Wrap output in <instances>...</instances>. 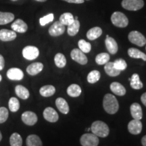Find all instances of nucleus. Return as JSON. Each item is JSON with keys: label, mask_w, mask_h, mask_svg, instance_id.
<instances>
[{"label": "nucleus", "mask_w": 146, "mask_h": 146, "mask_svg": "<svg viewBox=\"0 0 146 146\" xmlns=\"http://www.w3.org/2000/svg\"><path fill=\"white\" fill-rule=\"evenodd\" d=\"M103 107L105 111L110 114H114L118 112L119 104L114 96L108 94L104 98Z\"/></svg>", "instance_id": "nucleus-1"}, {"label": "nucleus", "mask_w": 146, "mask_h": 146, "mask_svg": "<svg viewBox=\"0 0 146 146\" xmlns=\"http://www.w3.org/2000/svg\"><path fill=\"white\" fill-rule=\"evenodd\" d=\"M91 131L94 135L100 137H106L110 133L108 126L100 120H97L92 123Z\"/></svg>", "instance_id": "nucleus-2"}, {"label": "nucleus", "mask_w": 146, "mask_h": 146, "mask_svg": "<svg viewBox=\"0 0 146 146\" xmlns=\"http://www.w3.org/2000/svg\"><path fill=\"white\" fill-rule=\"evenodd\" d=\"M111 21L114 26L119 28H125L129 25V20L123 12H115L111 16Z\"/></svg>", "instance_id": "nucleus-3"}, {"label": "nucleus", "mask_w": 146, "mask_h": 146, "mask_svg": "<svg viewBox=\"0 0 146 146\" xmlns=\"http://www.w3.org/2000/svg\"><path fill=\"white\" fill-rule=\"evenodd\" d=\"M121 4L125 10L137 11L143 8L144 1L143 0H123Z\"/></svg>", "instance_id": "nucleus-4"}, {"label": "nucleus", "mask_w": 146, "mask_h": 146, "mask_svg": "<svg viewBox=\"0 0 146 146\" xmlns=\"http://www.w3.org/2000/svg\"><path fill=\"white\" fill-rule=\"evenodd\" d=\"M81 144L82 146H98L99 144V138L94 133H85L81 136Z\"/></svg>", "instance_id": "nucleus-5"}, {"label": "nucleus", "mask_w": 146, "mask_h": 146, "mask_svg": "<svg viewBox=\"0 0 146 146\" xmlns=\"http://www.w3.org/2000/svg\"><path fill=\"white\" fill-rule=\"evenodd\" d=\"M129 40L131 43L137 45V46L143 47L146 44V39L141 33L137 31H133L129 33Z\"/></svg>", "instance_id": "nucleus-6"}, {"label": "nucleus", "mask_w": 146, "mask_h": 146, "mask_svg": "<svg viewBox=\"0 0 146 146\" xmlns=\"http://www.w3.org/2000/svg\"><path fill=\"white\" fill-rule=\"evenodd\" d=\"M39 55V50L36 47L29 45L25 47L23 50V56L25 59L33 60L36 59Z\"/></svg>", "instance_id": "nucleus-7"}, {"label": "nucleus", "mask_w": 146, "mask_h": 146, "mask_svg": "<svg viewBox=\"0 0 146 146\" xmlns=\"http://www.w3.org/2000/svg\"><path fill=\"white\" fill-rule=\"evenodd\" d=\"M70 56L74 61L81 65L86 64L88 61L87 56L85 55V53L82 52L80 49H74L72 50L70 53Z\"/></svg>", "instance_id": "nucleus-8"}, {"label": "nucleus", "mask_w": 146, "mask_h": 146, "mask_svg": "<svg viewBox=\"0 0 146 146\" xmlns=\"http://www.w3.org/2000/svg\"><path fill=\"white\" fill-rule=\"evenodd\" d=\"M65 26L60 21H56L49 29V33L52 36L62 35L65 32Z\"/></svg>", "instance_id": "nucleus-9"}, {"label": "nucleus", "mask_w": 146, "mask_h": 146, "mask_svg": "<svg viewBox=\"0 0 146 146\" xmlns=\"http://www.w3.org/2000/svg\"><path fill=\"white\" fill-rule=\"evenodd\" d=\"M22 120L25 125L29 126H33L35 125L37 122V116L35 113L31 112V111H27L22 114Z\"/></svg>", "instance_id": "nucleus-10"}, {"label": "nucleus", "mask_w": 146, "mask_h": 146, "mask_svg": "<svg viewBox=\"0 0 146 146\" xmlns=\"http://www.w3.org/2000/svg\"><path fill=\"white\" fill-rule=\"evenodd\" d=\"M43 114L45 119L50 123H56L59 118L57 112L53 108L51 107L46 108L43 111Z\"/></svg>", "instance_id": "nucleus-11"}, {"label": "nucleus", "mask_w": 146, "mask_h": 146, "mask_svg": "<svg viewBox=\"0 0 146 146\" xmlns=\"http://www.w3.org/2000/svg\"><path fill=\"white\" fill-rule=\"evenodd\" d=\"M128 130L133 135H139L142 131V123L139 120L133 119L128 125Z\"/></svg>", "instance_id": "nucleus-12"}, {"label": "nucleus", "mask_w": 146, "mask_h": 146, "mask_svg": "<svg viewBox=\"0 0 146 146\" xmlns=\"http://www.w3.org/2000/svg\"><path fill=\"white\" fill-rule=\"evenodd\" d=\"M7 76L12 81H21L24 77V73L20 68H12L7 72Z\"/></svg>", "instance_id": "nucleus-13"}, {"label": "nucleus", "mask_w": 146, "mask_h": 146, "mask_svg": "<svg viewBox=\"0 0 146 146\" xmlns=\"http://www.w3.org/2000/svg\"><path fill=\"white\" fill-rule=\"evenodd\" d=\"M11 28L14 31L20 33H24L27 32L28 26L23 20L17 19L11 25Z\"/></svg>", "instance_id": "nucleus-14"}, {"label": "nucleus", "mask_w": 146, "mask_h": 146, "mask_svg": "<svg viewBox=\"0 0 146 146\" xmlns=\"http://www.w3.org/2000/svg\"><path fill=\"white\" fill-rule=\"evenodd\" d=\"M16 38V33L14 31L1 29L0 31V40L2 41H13Z\"/></svg>", "instance_id": "nucleus-15"}, {"label": "nucleus", "mask_w": 146, "mask_h": 146, "mask_svg": "<svg viewBox=\"0 0 146 146\" xmlns=\"http://www.w3.org/2000/svg\"><path fill=\"white\" fill-rule=\"evenodd\" d=\"M131 114L132 117L135 120H141L143 117V112L141 106L138 103H133L130 107Z\"/></svg>", "instance_id": "nucleus-16"}, {"label": "nucleus", "mask_w": 146, "mask_h": 146, "mask_svg": "<svg viewBox=\"0 0 146 146\" xmlns=\"http://www.w3.org/2000/svg\"><path fill=\"white\" fill-rule=\"evenodd\" d=\"M105 43L106 47L107 50L110 54H115L117 53L118 50V44L116 43V41H115V39H113L112 37H110V36L106 37Z\"/></svg>", "instance_id": "nucleus-17"}, {"label": "nucleus", "mask_w": 146, "mask_h": 146, "mask_svg": "<svg viewBox=\"0 0 146 146\" xmlns=\"http://www.w3.org/2000/svg\"><path fill=\"white\" fill-rule=\"evenodd\" d=\"M43 69V64L41 62H35L30 64L27 68V72L31 76L36 75Z\"/></svg>", "instance_id": "nucleus-18"}, {"label": "nucleus", "mask_w": 146, "mask_h": 146, "mask_svg": "<svg viewBox=\"0 0 146 146\" xmlns=\"http://www.w3.org/2000/svg\"><path fill=\"white\" fill-rule=\"evenodd\" d=\"M110 89L114 94L119 96H123L126 94V89L122 84L118 82H113L110 85Z\"/></svg>", "instance_id": "nucleus-19"}, {"label": "nucleus", "mask_w": 146, "mask_h": 146, "mask_svg": "<svg viewBox=\"0 0 146 146\" xmlns=\"http://www.w3.org/2000/svg\"><path fill=\"white\" fill-rule=\"evenodd\" d=\"M56 105L60 112L67 114L69 112V106L66 101L62 98H58L56 100Z\"/></svg>", "instance_id": "nucleus-20"}, {"label": "nucleus", "mask_w": 146, "mask_h": 146, "mask_svg": "<svg viewBox=\"0 0 146 146\" xmlns=\"http://www.w3.org/2000/svg\"><path fill=\"white\" fill-rule=\"evenodd\" d=\"M104 70L106 72L108 75L110 76H118L120 74V73L121 71L118 70L115 68L114 62H108L105 64L104 66Z\"/></svg>", "instance_id": "nucleus-21"}, {"label": "nucleus", "mask_w": 146, "mask_h": 146, "mask_svg": "<svg viewBox=\"0 0 146 146\" xmlns=\"http://www.w3.org/2000/svg\"><path fill=\"white\" fill-rule=\"evenodd\" d=\"M102 30L100 27H94V28L89 29L88 32L87 33V37L88 38V39L93 41V40L99 38L102 35Z\"/></svg>", "instance_id": "nucleus-22"}, {"label": "nucleus", "mask_w": 146, "mask_h": 146, "mask_svg": "<svg viewBox=\"0 0 146 146\" xmlns=\"http://www.w3.org/2000/svg\"><path fill=\"white\" fill-rule=\"evenodd\" d=\"M81 88L76 84H72L67 89V94L69 96L72 98H76L81 94Z\"/></svg>", "instance_id": "nucleus-23"}, {"label": "nucleus", "mask_w": 146, "mask_h": 146, "mask_svg": "<svg viewBox=\"0 0 146 146\" xmlns=\"http://www.w3.org/2000/svg\"><path fill=\"white\" fill-rule=\"evenodd\" d=\"M128 54L131 58H136V59L140 58L143 61H146V54L136 48H133V47L129 48L128 50Z\"/></svg>", "instance_id": "nucleus-24"}, {"label": "nucleus", "mask_w": 146, "mask_h": 146, "mask_svg": "<svg viewBox=\"0 0 146 146\" xmlns=\"http://www.w3.org/2000/svg\"><path fill=\"white\" fill-rule=\"evenodd\" d=\"M15 92L16 94L20 98L23 100H27L29 98L30 94L29 91L26 87H25L23 85H17L15 87Z\"/></svg>", "instance_id": "nucleus-25"}, {"label": "nucleus", "mask_w": 146, "mask_h": 146, "mask_svg": "<svg viewBox=\"0 0 146 146\" xmlns=\"http://www.w3.org/2000/svg\"><path fill=\"white\" fill-rule=\"evenodd\" d=\"M14 15L10 12H0V25H6L14 21Z\"/></svg>", "instance_id": "nucleus-26"}, {"label": "nucleus", "mask_w": 146, "mask_h": 146, "mask_svg": "<svg viewBox=\"0 0 146 146\" xmlns=\"http://www.w3.org/2000/svg\"><path fill=\"white\" fill-rule=\"evenodd\" d=\"M130 85L133 89H140L143 87V85L142 82L140 81L139 76L137 73L133 74L131 77Z\"/></svg>", "instance_id": "nucleus-27"}, {"label": "nucleus", "mask_w": 146, "mask_h": 146, "mask_svg": "<svg viewBox=\"0 0 146 146\" xmlns=\"http://www.w3.org/2000/svg\"><path fill=\"white\" fill-rule=\"evenodd\" d=\"M74 21V18L70 12H66L60 16L59 21L64 26H68Z\"/></svg>", "instance_id": "nucleus-28"}, {"label": "nucleus", "mask_w": 146, "mask_h": 146, "mask_svg": "<svg viewBox=\"0 0 146 146\" xmlns=\"http://www.w3.org/2000/svg\"><path fill=\"white\" fill-rule=\"evenodd\" d=\"M27 146H42V141L39 136L36 135H31L27 138Z\"/></svg>", "instance_id": "nucleus-29"}, {"label": "nucleus", "mask_w": 146, "mask_h": 146, "mask_svg": "<svg viewBox=\"0 0 146 146\" xmlns=\"http://www.w3.org/2000/svg\"><path fill=\"white\" fill-rule=\"evenodd\" d=\"M55 92H56V88L53 85H45L42 87L39 90L40 94L45 98L52 96Z\"/></svg>", "instance_id": "nucleus-30"}, {"label": "nucleus", "mask_w": 146, "mask_h": 146, "mask_svg": "<svg viewBox=\"0 0 146 146\" xmlns=\"http://www.w3.org/2000/svg\"><path fill=\"white\" fill-rule=\"evenodd\" d=\"M80 29V23L78 20L74 19V22L68 26L67 32L70 36H74L78 33Z\"/></svg>", "instance_id": "nucleus-31"}, {"label": "nucleus", "mask_w": 146, "mask_h": 146, "mask_svg": "<svg viewBox=\"0 0 146 146\" xmlns=\"http://www.w3.org/2000/svg\"><path fill=\"white\" fill-rule=\"evenodd\" d=\"M10 144L11 146H22L23 139L17 133H14L10 137Z\"/></svg>", "instance_id": "nucleus-32"}, {"label": "nucleus", "mask_w": 146, "mask_h": 146, "mask_svg": "<svg viewBox=\"0 0 146 146\" xmlns=\"http://www.w3.org/2000/svg\"><path fill=\"white\" fill-rule=\"evenodd\" d=\"M54 62L56 66L58 68H64L66 64V59L64 54L61 53H58L55 56Z\"/></svg>", "instance_id": "nucleus-33"}, {"label": "nucleus", "mask_w": 146, "mask_h": 146, "mask_svg": "<svg viewBox=\"0 0 146 146\" xmlns=\"http://www.w3.org/2000/svg\"><path fill=\"white\" fill-rule=\"evenodd\" d=\"M110 59V57L108 53H101L96 56V62L98 64L104 65L108 62Z\"/></svg>", "instance_id": "nucleus-34"}, {"label": "nucleus", "mask_w": 146, "mask_h": 146, "mask_svg": "<svg viewBox=\"0 0 146 146\" xmlns=\"http://www.w3.org/2000/svg\"><path fill=\"white\" fill-rule=\"evenodd\" d=\"M100 72L98 70H92L87 75V81L89 83H96L100 79Z\"/></svg>", "instance_id": "nucleus-35"}, {"label": "nucleus", "mask_w": 146, "mask_h": 146, "mask_svg": "<svg viewBox=\"0 0 146 146\" xmlns=\"http://www.w3.org/2000/svg\"><path fill=\"white\" fill-rule=\"evenodd\" d=\"M8 106L9 109L10 110L11 112H16L20 108V102L18 99L13 97V98H11L9 100Z\"/></svg>", "instance_id": "nucleus-36"}, {"label": "nucleus", "mask_w": 146, "mask_h": 146, "mask_svg": "<svg viewBox=\"0 0 146 146\" xmlns=\"http://www.w3.org/2000/svg\"><path fill=\"white\" fill-rule=\"evenodd\" d=\"M78 45L79 49L83 53H89L91 50V45L90 43L87 42L84 39H81L78 41Z\"/></svg>", "instance_id": "nucleus-37"}, {"label": "nucleus", "mask_w": 146, "mask_h": 146, "mask_svg": "<svg viewBox=\"0 0 146 146\" xmlns=\"http://www.w3.org/2000/svg\"><path fill=\"white\" fill-rule=\"evenodd\" d=\"M114 65L115 68L120 71L125 70L127 67V64L126 61L122 58H119V59L115 60L114 62Z\"/></svg>", "instance_id": "nucleus-38"}, {"label": "nucleus", "mask_w": 146, "mask_h": 146, "mask_svg": "<svg viewBox=\"0 0 146 146\" xmlns=\"http://www.w3.org/2000/svg\"><path fill=\"white\" fill-rule=\"evenodd\" d=\"M54 16L53 14H47V15L40 18L39 19L40 25H41V26H45V25H46L47 24L52 22L53 20H54Z\"/></svg>", "instance_id": "nucleus-39"}, {"label": "nucleus", "mask_w": 146, "mask_h": 146, "mask_svg": "<svg viewBox=\"0 0 146 146\" xmlns=\"http://www.w3.org/2000/svg\"><path fill=\"white\" fill-rule=\"evenodd\" d=\"M9 112L6 108H0V124L3 123L6 121L8 118Z\"/></svg>", "instance_id": "nucleus-40"}, {"label": "nucleus", "mask_w": 146, "mask_h": 146, "mask_svg": "<svg viewBox=\"0 0 146 146\" xmlns=\"http://www.w3.org/2000/svg\"><path fill=\"white\" fill-rule=\"evenodd\" d=\"M5 66V60L3 56L0 54V70H2Z\"/></svg>", "instance_id": "nucleus-41"}, {"label": "nucleus", "mask_w": 146, "mask_h": 146, "mask_svg": "<svg viewBox=\"0 0 146 146\" xmlns=\"http://www.w3.org/2000/svg\"><path fill=\"white\" fill-rule=\"evenodd\" d=\"M63 1H66V2L71 3H83L84 0H63Z\"/></svg>", "instance_id": "nucleus-42"}, {"label": "nucleus", "mask_w": 146, "mask_h": 146, "mask_svg": "<svg viewBox=\"0 0 146 146\" xmlns=\"http://www.w3.org/2000/svg\"><path fill=\"white\" fill-rule=\"evenodd\" d=\"M141 101L142 103L143 104V105L146 107V92L142 95L141 97Z\"/></svg>", "instance_id": "nucleus-43"}, {"label": "nucleus", "mask_w": 146, "mask_h": 146, "mask_svg": "<svg viewBox=\"0 0 146 146\" xmlns=\"http://www.w3.org/2000/svg\"><path fill=\"white\" fill-rule=\"evenodd\" d=\"M141 143L143 146H146V135H145L143 138H142Z\"/></svg>", "instance_id": "nucleus-44"}, {"label": "nucleus", "mask_w": 146, "mask_h": 146, "mask_svg": "<svg viewBox=\"0 0 146 146\" xmlns=\"http://www.w3.org/2000/svg\"><path fill=\"white\" fill-rule=\"evenodd\" d=\"M36 1H39V2H44V1H46L47 0H35Z\"/></svg>", "instance_id": "nucleus-45"}, {"label": "nucleus", "mask_w": 146, "mask_h": 146, "mask_svg": "<svg viewBox=\"0 0 146 146\" xmlns=\"http://www.w3.org/2000/svg\"><path fill=\"white\" fill-rule=\"evenodd\" d=\"M1 139H2V135H1V131H0V141H1Z\"/></svg>", "instance_id": "nucleus-46"}, {"label": "nucleus", "mask_w": 146, "mask_h": 146, "mask_svg": "<svg viewBox=\"0 0 146 146\" xmlns=\"http://www.w3.org/2000/svg\"><path fill=\"white\" fill-rule=\"evenodd\" d=\"M1 79H2V77H1V74H0V81H1Z\"/></svg>", "instance_id": "nucleus-47"}, {"label": "nucleus", "mask_w": 146, "mask_h": 146, "mask_svg": "<svg viewBox=\"0 0 146 146\" xmlns=\"http://www.w3.org/2000/svg\"><path fill=\"white\" fill-rule=\"evenodd\" d=\"M12 1H16V0H12Z\"/></svg>", "instance_id": "nucleus-48"}]
</instances>
